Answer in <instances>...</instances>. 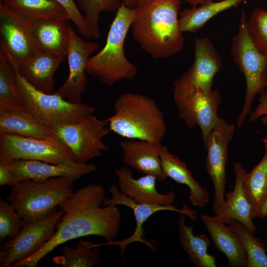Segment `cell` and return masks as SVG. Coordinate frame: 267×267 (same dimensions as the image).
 Segmentation results:
<instances>
[{
	"mask_svg": "<svg viewBox=\"0 0 267 267\" xmlns=\"http://www.w3.org/2000/svg\"><path fill=\"white\" fill-rule=\"evenodd\" d=\"M106 197L104 188L97 184L74 191L59 206L63 214L51 239L31 257L11 267H37L55 248L77 238L96 235L107 242L114 241L119 233L122 214L117 205H103Z\"/></svg>",
	"mask_w": 267,
	"mask_h": 267,
	"instance_id": "1",
	"label": "cell"
},
{
	"mask_svg": "<svg viewBox=\"0 0 267 267\" xmlns=\"http://www.w3.org/2000/svg\"><path fill=\"white\" fill-rule=\"evenodd\" d=\"M180 0H153L134 9L131 28L134 39L155 59L175 55L184 46L179 25Z\"/></svg>",
	"mask_w": 267,
	"mask_h": 267,
	"instance_id": "2",
	"label": "cell"
},
{
	"mask_svg": "<svg viewBox=\"0 0 267 267\" xmlns=\"http://www.w3.org/2000/svg\"><path fill=\"white\" fill-rule=\"evenodd\" d=\"M114 114L106 119L109 128L121 136L161 143L166 133L164 116L152 98L130 92L121 94L114 104Z\"/></svg>",
	"mask_w": 267,
	"mask_h": 267,
	"instance_id": "3",
	"label": "cell"
},
{
	"mask_svg": "<svg viewBox=\"0 0 267 267\" xmlns=\"http://www.w3.org/2000/svg\"><path fill=\"white\" fill-rule=\"evenodd\" d=\"M134 9L122 2L111 25L105 45L89 60L87 73L107 86L123 80H132L138 74L136 67L127 58L124 48Z\"/></svg>",
	"mask_w": 267,
	"mask_h": 267,
	"instance_id": "4",
	"label": "cell"
},
{
	"mask_svg": "<svg viewBox=\"0 0 267 267\" xmlns=\"http://www.w3.org/2000/svg\"><path fill=\"white\" fill-rule=\"evenodd\" d=\"M77 176L56 177L44 180L25 179L11 187L7 201L25 223L51 213L74 192Z\"/></svg>",
	"mask_w": 267,
	"mask_h": 267,
	"instance_id": "5",
	"label": "cell"
},
{
	"mask_svg": "<svg viewBox=\"0 0 267 267\" xmlns=\"http://www.w3.org/2000/svg\"><path fill=\"white\" fill-rule=\"evenodd\" d=\"M7 58L15 69L18 91L26 108L50 128L77 123L94 112L92 105L72 103L54 92L37 89L20 74L14 60L8 55Z\"/></svg>",
	"mask_w": 267,
	"mask_h": 267,
	"instance_id": "6",
	"label": "cell"
},
{
	"mask_svg": "<svg viewBox=\"0 0 267 267\" xmlns=\"http://www.w3.org/2000/svg\"><path fill=\"white\" fill-rule=\"evenodd\" d=\"M246 21L245 12L243 10L238 32L231 45L233 59L244 74L246 82L243 108L236 123L238 127L245 123L255 95L263 94L267 88V56L261 53L252 42L247 31Z\"/></svg>",
	"mask_w": 267,
	"mask_h": 267,
	"instance_id": "7",
	"label": "cell"
},
{
	"mask_svg": "<svg viewBox=\"0 0 267 267\" xmlns=\"http://www.w3.org/2000/svg\"><path fill=\"white\" fill-rule=\"evenodd\" d=\"M106 120H100L93 114L80 121L51 127L52 133L72 152L75 161L87 163L101 156L108 149L102 138L111 132Z\"/></svg>",
	"mask_w": 267,
	"mask_h": 267,
	"instance_id": "8",
	"label": "cell"
},
{
	"mask_svg": "<svg viewBox=\"0 0 267 267\" xmlns=\"http://www.w3.org/2000/svg\"><path fill=\"white\" fill-rule=\"evenodd\" d=\"M0 159L32 160L53 164L76 162L68 147L53 134L38 138L0 133Z\"/></svg>",
	"mask_w": 267,
	"mask_h": 267,
	"instance_id": "9",
	"label": "cell"
},
{
	"mask_svg": "<svg viewBox=\"0 0 267 267\" xmlns=\"http://www.w3.org/2000/svg\"><path fill=\"white\" fill-rule=\"evenodd\" d=\"M63 212L59 208L47 216L27 222L14 237L5 240L0 247V267H9L42 249L54 235Z\"/></svg>",
	"mask_w": 267,
	"mask_h": 267,
	"instance_id": "10",
	"label": "cell"
},
{
	"mask_svg": "<svg viewBox=\"0 0 267 267\" xmlns=\"http://www.w3.org/2000/svg\"><path fill=\"white\" fill-rule=\"evenodd\" d=\"M173 99L178 117L191 128L198 126L204 142L220 118L219 105L222 102L220 92L213 90L209 93L195 88L173 85Z\"/></svg>",
	"mask_w": 267,
	"mask_h": 267,
	"instance_id": "11",
	"label": "cell"
},
{
	"mask_svg": "<svg viewBox=\"0 0 267 267\" xmlns=\"http://www.w3.org/2000/svg\"><path fill=\"white\" fill-rule=\"evenodd\" d=\"M234 131L233 124L227 123L224 119L220 117L204 142L207 151L205 168L215 189L212 210L215 213L225 199L228 147Z\"/></svg>",
	"mask_w": 267,
	"mask_h": 267,
	"instance_id": "12",
	"label": "cell"
},
{
	"mask_svg": "<svg viewBox=\"0 0 267 267\" xmlns=\"http://www.w3.org/2000/svg\"><path fill=\"white\" fill-rule=\"evenodd\" d=\"M0 49L20 66L38 51L31 32L30 20L0 2Z\"/></svg>",
	"mask_w": 267,
	"mask_h": 267,
	"instance_id": "13",
	"label": "cell"
},
{
	"mask_svg": "<svg viewBox=\"0 0 267 267\" xmlns=\"http://www.w3.org/2000/svg\"><path fill=\"white\" fill-rule=\"evenodd\" d=\"M69 40L67 53L69 75L64 84L54 93L69 102H82V94L87 83V66L91 55L99 47L97 43L86 41L78 36L69 23Z\"/></svg>",
	"mask_w": 267,
	"mask_h": 267,
	"instance_id": "14",
	"label": "cell"
},
{
	"mask_svg": "<svg viewBox=\"0 0 267 267\" xmlns=\"http://www.w3.org/2000/svg\"><path fill=\"white\" fill-rule=\"evenodd\" d=\"M222 66L221 57L211 40L205 37L197 38L194 40V62L174 85L210 93L214 78Z\"/></svg>",
	"mask_w": 267,
	"mask_h": 267,
	"instance_id": "15",
	"label": "cell"
},
{
	"mask_svg": "<svg viewBox=\"0 0 267 267\" xmlns=\"http://www.w3.org/2000/svg\"><path fill=\"white\" fill-rule=\"evenodd\" d=\"M111 194L110 198L106 197L103 206L108 205H123L131 208L134 214L136 221V227L134 234L128 238L121 241H111L103 243V245L115 244L119 245L123 254L125 246L133 242L143 243L148 246L151 249L152 248L148 241L143 238V229L142 225L146 220L155 213L161 211H171L182 213L188 217L191 220H197V213L190 209L186 204H184L181 209H177L176 205L165 206L158 204L147 203H138L134 202L127 195L122 193L115 183H112L108 189Z\"/></svg>",
	"mask_w": 267,
	"mask_h": 267,
	"instance_id": "16",
	"label": "cell"
},
{
	"mask_svg": "<svg viewBox=\"0 0 267 267\" xmlns=\"http://www.w3.org/2000/svg\"><path fill=\"white\" fill-rule=\"evenodd\" d=\"M12 173L21 181L25 179L44 180L56 177L82 176L95 171L94 163L53 164L37 160L14 159L9 161Z\"/></svg>",
	"mask_w": 267,
	"mask_h": 267,
	"instance_id": "17",
	"label": "cell"
},
{
	"mask_svg": "<svg viewBox=\"0 0 267 267\" xmlns=\"http://www.w3.org/2000/svg\"><path fill=\"white\" fill-rule=\"evenodd\" d=\"M115 174L118 179L119 191L138 203L172 205L176 198V192L171 190L163 194L159 193L156 187V178L151 175H145L135 179L132 171L124 167L116 169Z\"/></svg>",
	"mask_w": 267,
	"mask_h": 267,
	"instance_id": "18",
	"label": "cell"
},
{
	"mask_svg": "<svg viewBox=\"0 0 267 267\" xmlns=\"http://www.w3.org/2000/svg\"><path fill=\"white\" fill-rule=\"evenodd\" d=\"M120 146L124 163L145 175L155 176L163 181L167 178L161 164V143L145 140H124Z\"/></svg>",
	"mask_w": 267,
	"mask_h": 267,
	"instance_id": "19",
	"label": "cell"
},
{
	"mask_svg": "<svg viewBox=\"0 0 267 267\" xmlns=\"http://www.w3.org/2000/svg\"><path fill=\"white\" fill-rule=\"evenodd\" d=\"M235 181L233 189L225 194V199L214 217L228 224L235 220L246 226L253 234L257 230L251 217V207L244 191V178L247 172L241 163L234 165Z\"/></svg>",
	"mask_w": 267,
	"mask_h": 267,
	"instance_id": "20",
	"label": "cell"
},
{
	"mask_svg": "<svg viewBox=\"0 0 267 267\" xmlns=\"http://www.w3.org/2000/svg\"><path fill=\"white\" fill-rule=\"evenodd\" d=\"M201 220L207 229L216 249L228 260L227 267H247L246 252L236 232L214 217L203 215Z\"/></svg>",
	"mask_w": 267,
	"mask_h": 267,
	"instance_id": "21",
	"label": "cell"
},
{
	"mask_svg": "<svg viewBox=\"0 0 267 267\" xmlns=\"http://www.w3.org/2000/svg\"><path fill=\"white\" fill-rule=\"evenodd\" d=\"M65 57L57 53L39 51L23 64L17 66L18 70L20 74L37 89L52 93L54 75L64 61Z\"/></svg>",
	"mask_w": 267,
	"mask_h": 267,
	"instance_id": "22",
	"label": "cell"
},
{
	"mask_svg": "<svg viewBox=\"0 0 267 267\" xmlns=\"http://www.w3.org/2000/svg\"><path fill=\"white\" fill-rule=\"evenodd\" d=\"M30 21L32 35L38 51L66 56L69 40V21L38 19Z\"/></svg>",
	"mask_w": 267,
	"mask_h": 267,
	"instance_id": "23",
	"label": "cell"
},
{
	"mask_svg": "<svg viewBox=\"0 0 267 267\" xmlns=\"http://www.w3.org/2000/svg\"><path fill=\"white\" fill-rule=\"evenodd\" d=\"M0 133L38 138L53 134L51 128L27 108L0 109Z\"/></svg>",
	"mask_w": 267,
	"mask_h": 267,
	"instance_id": "24",
	"label": "cell"
},
{
	"mask_svg": "<svg viewBox=\"0 0 267 267\" xmlns=\"http://www.w3.org/2000/svg\"><path fill=\"white\" fill-rule=\"evenodd\" d=\"M160 157L163 171L167 177L188 186L189 200L193 205L201 208L205 207L209 201V193L194 179L186 163L178 156L170 153L163 145Z\"/></svg>",
	"mask_w": 267,
	"mask_h": 267,
	"instance_id": "25",
	"label": "cell"
},
{
	"mask_svg": "<svg viewBox=\"0 0 267 267\" xmlns=\"http://www.w3.org/2000/svg\"><path fill=\"white\" fill-rule=\"evenodd\" d=\"M179 214L178 223L179 241L189 261L196 267H217L215 255L207 252L210 245L208 237L203 234H194L193 226H187L185 215Z\"/></svg>",
	"mask_w": 267,
	"mask_h": 267,
	"instance_id": "26",
	"label": "cell"
},
{
	"mask_svg": "<svg viewBox=\"0 0 267 267\" xmlns=\"http://www.w3.org/2000/svg\"><path fill=\"white\" fill-rule=\"evenodd\" d=\"M244 0L213 1L184 9L179 13L180 29L183 33L195 32L218 14L238 5Z\"/></svg>",
	"mask_w": 267,
	"mask_h": 267,
	"instance_id": "27",
	"label": "cell"
},
{
	"mask_svg": "<svg viewBox=\"0 0 267 267\" xmlns=\"http://www.w3.org/2000/svg\"><path fill=\"white\" fill-rule=\"evenodd\" d=\"M1 2L30 20H70L66 9L56 0H3Z\"/></svg>",
	"mask_w": 267,
	"mask_h": 267,
	"instance_id": "28",
	"label": "cell"
},
{
	"mask_svg": "<svg viewBox=\"0 0 267 267\" xmlns=\"http://www.w3.org/2000/svg\"><path fill=\"white\" fill-rule=\"evenodd\" d=\"M265 153L263 158L244 178V191L251 207V217L258 218L257 213L262 200L267 194V143L263 142Z\"/></svg>",
	"mask_w": 267,
	"mask_h": 267,
	"instance_id": "29",
	"label": "cell"
},
{
	"mask_svg": "<svg viewBox=\"0 0 267 267\" xmlns=\"http://www.w3.org/2000/svg\"><path fill=\"white\" fill-rule=\"evenodd\" d=\"M102 258L101 251L95 244L80 239L76 247L64 245L61 254L53 262L61 267H91L99 265Z\"/></svg>",
	"mask_w": 267,
	"mask_h": 267,
	"instance_id": "30",
	"label": "cell"
},
{
	"mask_svg": "<svg viewBox=\"0 0 267 267\" xmlns=\"http://www.w3.org/2000/svg\"><path fill=\"white\" fill-rule=\"evenodd\" d=\"M26 108L18 91L15 69L0 51V109Z\"/></svg>",
	"mask_w": 267,
	"mask_h": 267,
	"instance_id": "31",
	"label": "cell"
},
{
	"mask_svg": "<svg viewBox=\"0 0 267 267\" xmlns=\"http://www.w3.org/2000/svg\"><path fill=\"white\" fill-rule=\"evenodd\" d=\"M239 235L246 252L247 267H267L266 242L253 235L244 224L235 220L228 224Z\"/></svg>",
	"mask_w": 267,
	"mask_h": 267,
	"instance_id": "32",
	"label": "cell"
},
{
	"mask_svg": "<svg viewBox=\"0 0 267 267\" xmlns=\"http://www.w3.org/2000/svg\"><path fill=\"white\" fill-rule=\"evenodd\" d=\"M83 12L86 25L90 37L97 40L100 37L99 18L101 12H113L121 4V0H76Z\"/></svg>",
	"mask_w": 267,
	"mask_h": 267,
	"instance_id": "33",
	"label": "cell"
},
{
	"mask_svg": "<svg viewBox=\"0 0 267 267\" xmlns=\"http://www.w3.org/2000/svg\"><path fill=\"white\" fill-rule=\"evenodd\" d=\"M248 34L258 51L267 56V10L256 8L246 21Z\"/></svg>",
	"mask_w": 267,
	"mask_h": 267,
	"instance_id": "34",
	"label": "cell"
},
{
	"mask_svg": "<svg viewBox=\"0 0 267 267\" xmlns=\"http://www.w3.org/2000/svg\"><path fill=\"white\" fill-rule=\"evenodd\" d=\"M25 223L7 200L0 199V240L11 239L18 234Z\"/></svg>",
	"mask_w": 267,
	"mask_h": 267,
	"instance_id": "35",
	"label": "cell"
},
{
	"mask_svg": "<svg viewBox=\"0 0 267 267\" xmlns=\"http://www.w3.org/2000/svg\"><path fill=\"white\" fill-rule=\"evenodd\" d=\"M61 4L67 12L70 18L76 25L78 32L87 39L90 38L84 17L74 0H56Z\"/></svg>",
	"mask_w": 267,
	"mask_h": 267,
	"instance_id": "36",
	"label": "cell"
},
{
	"mask_svg": "<svg viewBox=\"0 0 267 267\" xmlns=\"http://www.w3.org/2000/svg\"><path fill=\"white\" fill-rule=\"evenodd\" d=\"M20 181L12 173L9 161L0 159V186L11 187L18 184Z\"/></svg>",
	"mask_w": 267,
	"mask_h": 267,
	"instance_id": "37",
	"label": "cell"
},
{
	"mask_svg": "<svg viewBox=\"0 0 267 267\" xmlns=\"http://www.w3.org/2000/svg\"><path fill=\"white\" fill-rule=\"evenodd\" d=\"M262 117L261 122L265 126H267V88L265 92L261 94L259 103L249 116V120L254 122Z\"/></svg>",
	"mask_w": 267,
	"mask_h": 267,
	"instance_id": "38",
	"label": "cell"
},
{
	"mask_svg": "<svg viewBox=\"0 0 267 267\" xmlns=\"http://www.w3.org/2000/svg\"><path fill=\"white\" fill-rule=\"evenodd\" d=\"M258 218L263 219L267 216V194L262 200L258 208Z\"/></svg>",
	"mask_w": 267,
	"mask_h": 267,
	"instance_id": "39",
	"label": "cell"
},
{
	"mask_svg": "<svg viewBox=\"0 0 267 267\" xmlns=\"http://www.w3.org/2000/svg\"><path fill=\"white\" fill-rule=\"evenodd\" d=\"M219 0H183L185 2L188 3L192 6H197L208 2Z\"/></svg>",
	"mask_w": 267,
	"mask_h": 267,
	"instance_id": "40",
	"label": "cell"
},
{
	"mask_svg": "<svg viewBox=\"0 0 267 267\" xmlns=\"http://www.w3.org/2000/svg\"><path fill=\"white\" fill-rule=\"evenodd\" d=\"M139 0H122V2L124 4L132 8H135L137 6Z\"/></svg>",
	"mask_w": 267,
	"mask_h": 267,
	"instance_id": "41",
	"label": "cell"
},
{
	"mask_svg": "<svg viewBox=\"0 0 267 267\" xmlns=\"http://www.w3.org/2000/svg\"><path fill=\"white\" fill-rule=\"evenodd\" d=\"M153 0H139L137 6L136 7H139V6L145 5L150 3Z\"/></svg>",
	"mask_w": 267,
	"mask_h": 267,
	"instance_id": "42",
	"label": "cell"
},
{
	"mask_svg": "<svg viewBox=\"0 0 267 267\" xmlns=\"http://www.w3.org/2000/svg\"><path fill=\"white\" fill-rule=\"evenodd\" d=\"M262 140L263 142L267 143V135H266L265 137H264Z\"/></svg>",
	"mask_w": 267,
	"mask_h": 267,
	"instance_id": "43",
	"label": "cell"
},
{
	"mask_svg": "<svg viewBox=\"0 0 267 267\" xmlns=\"http://www.w3.org/2000/svg\"><path fill=\"white\" fill-rule=\"evenodd\" d=\"M3 0H0V2L2 1Z\"/></svg>",
	"mask_w": 267,
	"mask_h": 267,
	"instance_id": "44",
	"label": "cell"
}]
</instances>
